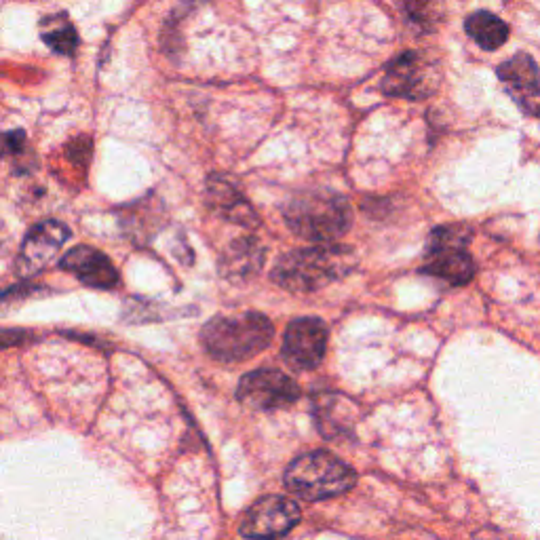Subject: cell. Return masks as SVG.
Returning <instances> with one entry per match:
<instances>
[{
    "label": "cell",
    "mask_w": 540,
    "mask_h": 540,
    "mask_svg": "<svg viewBox=\"0 0 540 540\" xmlns=\"http://www.w3.org/2000/svg\"><path fill=\"white\" fill-rule=\"evenodd\" d=\"M469 239L471 235L465 226L435 228L427 243L422 273L433 275L454 287L467 285L477 273L475 260L467 252Z\"/></svg>",
    "instance_id": "obj_5"
},
{
    "label": "cell",
    "mask_w": 540,
    "mask_h": 540,
    "mask_svg": "<svg viewBox=\"0 0 540 540\" xmlns=\"http://www.w3.org/2000/svg\"><path fill=\"white\" fill-rule=\"evenodd\" d=\"M300 522V507L292 498L264 496L247 509L241 534L249 540H275L292 532Z\"/></svg>",
    "instance_id": "obj_8"
},
{
    "label": "cell",
    "mask_w": 540,
    "mask_h": 540,
    "mask_svg": "<svg viewBox=\"0 0 540 540\" xmlns=\"http://www.w3.org/2000/svg\"><path fill=\"white\" fill-rule=\"evenodd\" d=\"M207 199L209 205L214 207L222 218H226L228 222H237L241 226H256L258 224V216L256 211L249 207V203L241 197V192L226 184L222 178L211 180L207 186Z\"/></svg>",
    "instance_id": "obj_14"
},
{
    "label": "cell",
    "mask_w": 540,
    "mask_h": 540,
    "mask_svg": "<svg viewBox=\"0 0 540 540\" xmlns=\"http://www.w3.org/2000/svg\"><path fill=\"white\" fill-rule=\"evenodd\" d=\"M275 327L262 313L247 311L237 315H218L201 330L203 349L222 363L247 361L262 353L273 340Z\"/></svg>",
    "instance_id": "obj_2"
},
{
    "label": "cell",
    "mask_w": 540,
    "mask_h": 540,
    "mask_svg": "<svg viewBox=\"0 0 540 540\" xmlns=\"http://www.w3.org/2000/svg\"><path fill=\"white\" fill-rule=\"evenodd\" d=\"M327 325L319 317H298L287 325L281 353L294 370H315L327 351Z\"/></svg>",
    "instance_id": "obj_9"
},
{
    "label": "cell",
    "mask_w": 540,
    "mask_h": 540,
    "mask_svg": "<svg viewBox=\"0 0 540 540\" xmlns=\"http://www.w3.org/2000/svg\"><path fill=\"white\" fill-rule=\"evenodd\" d=\"M41 38L47 47L62 55H72L79 47V34H76L66 13L45 15L41 19Z\"/></svg>",
    "instance_id": "obj_16"
},
{
    "label": "cell",
    "mask_w": 540,
    "mask_h": 540,
    "mask_svg": "<svg viewBox=\"0 0 540 540\" xmlns=\"http://www.w3.org/2000/svg\"><path fill=\"white\" fill-rule=\"evenodd\" d=\"M70 239V228L57 220H45L36 224L26 235L15 260L19 277H34L55 260L62 247Z\"/></svg>",
    "instance_id": "obj_10"
},
{
    "label": "cell",
    "mask_w": 540,
    "mask_h": 540,
    "mask_svg": "<svg viewBox=\"0 0 540 540\" xmlns=\"http://www.w3.org/2000/svg\"><path fill=\"white\" fill-rule=\"evenodd\" d=\"M498 79L513 93L515 102L528 114L540 108V70L528 53H517L498 66Z\"/></svg>",
    "instance_id": "obj_12"
},
{
    "label": "cell",
    "mask_w": 540,
    "mask_h": 540,
    "mask_svg": "<svg viewBox=\"0 0 540 540\" xmlns=\"http://www.w3.org/2000/svg\"><path fill=\"white\" fill-rule=\"evenodd\" d=\"M285 224L292 233L308 241L330 243L351 228L353 211L349 201L334 190H304L287 203Z\"/></svg>",
    "instance_id": "obj_3"
},
{
    "label": "cell",
    "mask_w": 540,
    "mask_h": 540,
    "mask_svg": "<svg viewBox=\"0 0 540 540\" xmlns=\"http://www.w3.org/2000/svg\"><path fill=\"white\" fill-rule=\"evenodd\" d=\"M26 146V135L24 131H9L5 135V150L7 154H22Z\"/></svg>",
    "instance_id": "obj_18"
},
{
    "label": "cell",
    "mask_w": 540,
    "mask_h": 540,
    "mask_svg": "<svg viewBox=\"0 0 540 540\" xmlns=\"http://www.w3.org/2000/svg\"><path fill=\"white\" fill-rule=\"evenodd\" d=\"M357 405L340 393H323L313 403V414L319 433L327 439L349 435L355 427Z\"/></svg>",
    "instance_id": "obj_13"
},
{
    "label": "cell",
    "mask_w": 540,
    "mask_h": 540,
    "mask_svg": "<svg viewBox=\"0 0 540 540\" xmlns=\"http://www.w3.org/2000/svg\"><path fill=\"white\" fill-rule=\"evenodd\" d=\"M66 273L95 289H114L121 277L110 258L89 245H76L60 260Z\"/></svg>",
    "instance_id": "obj_11"
},
{
    "label": "cell",
    "mask_w": 540,
    "mask_h": 540,
    "mask_svg": "<svg viewBox=\"0 0 540 540\" xmlns=\"http://www.w3.org/2000/svg\"><path fill=\"white\" fill-rule=\"evenodd\" d=\"M262 260H264V249L254 239H245V241L233 243V247L228 249L222 268L228 275L243 277V275L256 273Z\"/></svg>",
    "instance_id": "obj_17"
},
{
    "label": "cell",
    "mask_w": 540,
    "mask_h": 540,
    "mask_svg": "<svg viewBox=\"0 0 540 540\" xmlns=\"http://www.w3.org/2000/svg\"><path fill=\"white\" fill-rule=\"evenodd\" d=\"M437 64L420 51H405L387 66L382 79V91L393 98L422 100L437 89Z\"/></svg>",
    "instance_id": "obj_6"
},
{
    "label": "cell",
    "mask_w": 540,
    "mask_h": 540,
    "mask_svg": "<svg viewBox=\"0 0 540 540\" xmlns=\"http://www.w3.org/2000/svg\"><path fill=\"white\" fill-rule=\"evenodd\" d=\"M357 481L355 471L330 452L298 456L285 471V486L298 498L325 500L349 492Z\"/></svg>",
    "instance_id": "obj_4"
},
{
    "label": "cell",
    "mask_w": 540,
    "mask_h": 540,
    "mask_svg": "<svg viewBox=\"0 0 540 540\" xmlns=\"http://www.w3.org/2000/svg\"><path fill=\"white\" fill-rule=\"evenodd\" d=\"M465 30L484 51H496L509 41V26L490 11H475L465 19Z\"/></svg>",
    "instance_id": "obj_15"
},
{
    "label": "cell",
    "mask_w": 540,
    "mask_h": 540,
    "mask_svg": "<svg viewBox=\"0 0 540 540\" xmlns=\"http://www.w3.org/2000/svg\"><path fill=\"white\" fill-rule=\"evenodd\" d=\"M355 266V252L344 245H315L281 256L273 268V281L287 292L311 294L330 285Z\"/></svg>",
    "instance_id": "obj_1"
},
{
    "label": "cell",
    "mask_w": 540,
    "mask_h": 540,
    "mask_svg": "<svg viewBox=\"0 0 540 540\" xmlns=\"http://www.w3.org/2000/svg\"><path fill=\"white\" fill-rule=\"evenodd\" d=\"M237 399L252 410H281L300 399L298 382L279 370H254L241 378Z\"/></svg>",
    "instance_id": "obj_7"
}]
</instances>
